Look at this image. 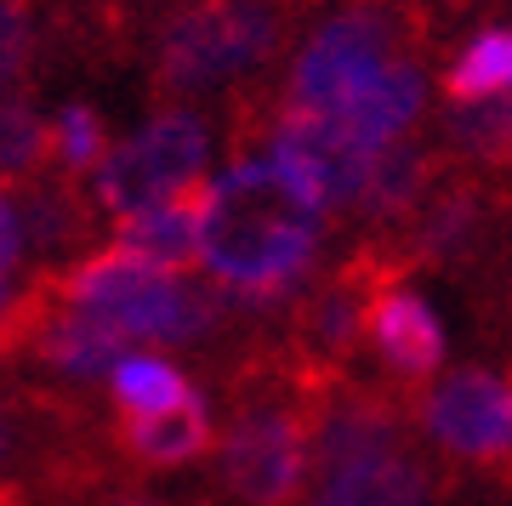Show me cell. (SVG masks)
<instances>
[{
  "instance_id": "obj_11",
  "label": "cell",
  "mask_w": 512,
  "mask_h": 506,
  "mask_svg": "<svg viewBox=\"0 0 512 506\" xmlns=\"http://www.w3.org/2000/svg\"><path fill=\"white\" fill-rule=\"evenodd\" d=\"M114 444L137 467H183L194 455L211 450V410L188 393L171 410H148V416H120L114 421Z\"/></svg>"
},
{
  "instance_id": "obj_12",
  "label": "cell",
  "mask_w": 512,
  "mask_h": 506,
  "mask_svg": "<svg viewBox=\"0 0 512 506\" xmlns=\"http://www.w3.org/2000/svg\"><path fill=\"white\" fill-rule=\"evenodd\" d=\"M114 404H120V416H148V410H171V404H183L194 387L183 381V370H171L165 359H148V353H131L126 364H114Z\"/></svg>"
},
{
  "instance_id": "obj_10",
  "label": "cell",
  "mask_w": 512,
  "mask_h": 506,
  "mask_svg": "<svg viewBox=\"0 0 512 506\" xmlns=\"http://www.w3.org/2000/svg\"><path fill=\"white\" fill-rule=\"evenodd\" d=\"M370 336H376V353L387 359V370L404 381L433 376L444 359V330L433 319V308L410 296V290H382L370 302Z\"/></svg>"
},
{
  "instance_id": "obj_7",
  "label": "cell",
  "mask_w": 512,
  "mask_h": 506,
  "mask_svg": "<svg viewBox=\"0 0 512 506\" xmlns=\"http://www.w3.org/2000/svg\"><path fill=\"white\" fill-rule=\"evenodd\" d=\"M279 23L268 6L256 0H217V6H200L188 12L171 35H165V57L160 69L177 91H200V86H222L228 74L251 69L268 57Z\"/></svg>"
},
{
  "instance_id": "obj_5",
  "label": "cell",
  "mask_w": 512,
  "mask_h": 506,
  "mask_svg": "<svg viewBox=\"0 0 512 506\" xmlns=\"http://www.w3.org/2000/svg\"><path fill=\"white\" fill-rule=\"evenodd\" d=\"M313 478V416L245 404L222 433V484L239 506H296Z\"/></svg>"
},
{
  "instance_id": "obj_4",
  "label": "cell",
  "mask_w": 512,
  "mask_h": 506,
  "mask_svg": "<svg viewBox=\"0 0 512 506\" xmlns=\"http://www.w3.org/2000/svg\"><path fill=\"white\" fill-rule=\"evenodd\" d=\"M46 285L69 308L92 313L109 330H120L131 347L137 342H194L217 319V302L200 285H188L183 273H171V268H154V262H143L126 245H109V251L86 256L80 268H69L63 279H46Z\"/></svg>"
},
{
  "instance_id": "obj_17",
  "label": "cell",
  "mask_w": 512,
  "mask_h": 506,
  "mask_svg": "<svg viewBox=\"0 0 512 506\" xmlns=\"http://www.w3.org/2000/svg\"><path fill=\"white\" fill-rule=\"evenodd\" d=\"M18 251H23V217H18V205H12V194L0 188V290H6V273H12Z\"/></svg>"
},
{
  "instance_id": "obj_15",
  "label": "cell",
  "mask_w": 512,
  "mask_h": 506,
  "mask_svg": "<svg viewBox=\"0 0 512 506\" xmlns=\"http://www.w3.org/2000/svg\"><path fill=\"white\" fill-rule=\"evenodd\" d=\"M52 143H57V160L69 165V171H92V165L109 160V143H103V120L92 109H63L52 126Z\"/></svg>"
},
{
  "instance_id": "obj_2",
  "label": "cell",
  "mask_w": 512,
  "mask_h": 506,
  "mask_svg": "<svg viewBox=\"0 0 512 506\" xmlns=\"http://www.w3.org/2000/svg\"><path fill=\"white\" fill-rule=\"evenodd\" d=\"M427 103V80L376 12H342L302 46L285 109L325 114L365 148L393 154Z\"/></svg>"
},
{
  "instance_id": "obj_18",
  "label": "cell",
  "mask_w": 512,
  "mask_h": 506,
  "mask_svg": "<svg viewBox=\"0 0 512 506\" xmlns=\"http://www.w3.org/2000/svg\"><path fill=\"white\" fill-rule=\"evenodd\" d=\"M0 506H23V484H0Z\"/></svg>"
},
{
  "instance_id": "obj_20",
  "label": "cell",
  "mask_w": 512,
  "mask_h": 506,
  "mask_svg": "<svg viewBox=\"0 0 512 506\" xmlns=\"http://www.w3.org/2000/svg\"><path fill=\"white\" fill-rule=\"evenodd\" d=\"M6 444H12V427H6V416H0V455H6Z\"/></svg>"
},
{
  "instance_id": "obj_19",
  "label": "cell",
  "mask_w": 512,
  "mask_h": 506,
  "mask_svg": "<svg viewBox=\"0 0 512 506\" xmlns=\"http://www.w3.org/2000/svg\"><path fill=\"white\" fill-rule=\"evenodd\" d=\"M103 506H160V501H148V495H114V501H103Z\"/></svg>"
},
{
  "instance_id": "obj_16",
  "label": "cell",
  "mask_w": 512,
  "mask_h": 506,
  "mask_svg": "<svg viewBox=\"0 0 512 506\" xmlns=\"http://www.w3.org/2000/svg\"><path fill=\"white\" fill-rule=\"evenodd\" d=\"M23 57H29V29H23V12L12 6V0H0V97H6V86L18 80Z\"/></svg>"
},
{
  "instance_id": "obj_6",
  "label": "cell",
  "mask_w": 512,
  "mask_h": 506,
  "mask_svg": "<svg viewBox=\"0 0 512 506\" xmlns=\"http://www.w3.org/2000/svg\"><path fill=\"white\" fill-rule=\"evenodd\" d=\"M205 154H211L205 126L194 114L171 109L160 120H148L131 143L109 148V160L97 165V199L114 217L165 205V199H177L205 182Z\"/></svg>"
},
{
  "instance_id": "obj_1",
  "label": "cell",
  "mask_w": 512,
  "mask_h": 506,
  "mask_svg": "<svg viewBox=\"0 0 512 506\" xmlns=\"http://www.w3.org/2000/svg\"><path fill=\"white\" fill-rule=\"evenodd\" d=\"M319 222L325 211L268 154L234 160L205 194L200 268L234 296H279L308 273L319 251Z\"/></svg>"
},
{
  "instance_id": "obj_9",
  "label": "cell",
  "mask_w": 512,
  "mask_h": 506,
  "mask_svg": "<svg viewBox=\"0 0 512 506\" xmlns=\"http://www.w3.org/2000/svg\"><path fill=\"white\" fill-rule=\"evenodd\" d=\"M205 194H211V182H200V188H188V194H177V199H165V205H148V211H131V217H120V234H114V245L137 251L143 262H154V268L183 273L188 262H200Z\"/></svg>"
},
{
  "instance_id": "obj_14",
  "label": "cell",
  "mask_w": 512,
  "mask_h": 506,
  "mask_svg": "<svg viewBox=\"0 0 512 506\" xmlns=\"http://www.w3.org/2000/svg\"><path fill=\"white\" fill-rule=\"evenodd\" d=\"M46 154H57L52 126H46L29 103H6V97H0V188L29 182L40 165H46Z\"/></svg>"
},
{
  "instance_id": "obj_3",
  "label": "cell",
  "mask_w": 512,
  "mask_h": 506,
  "mask_svg": "<svg viewBox=\"0 0 512 506\" xmlns=\"http://www.w3.org/2000/svg\"><path fill=\"white\" fill-rule=\"evenodd\" d=\"M308 506H427L433 484L404 427L376 398H336L313 410Z\"/></svg>"
},
{
  "instance_id": "obj_13",
  "label": "cell",
  "mask_w": 512,
  "mask_h": 506,
  "mask_svg": "<svg viewBox=\"0 0 512 506\" xmlns=\"http://www.w3.org/2000/svg\"><path fill=\"white\" fill-rule=\"evenodd\" d=\"M444 86H450L456 103H490V97L512 91V29L478 35L473 46L456 57V69H450Z\"/></svg>"
},
{
  "instance_id": "obj_8",
  "label": "cell",
  "mask_w": 512,
  "mask_h": 506,
  "mask_svg": "<svg viewBox=\"0 0 512 506\" xmlns=\"http://www.w3.org/2000/svg\"><path fill=\"white\" fill-rule=\"evenodd\" d=\"M421 421L444 455L478 472H495V478H512V376L456 370L427 393Z\"/></svg>"
}]
</instances>
